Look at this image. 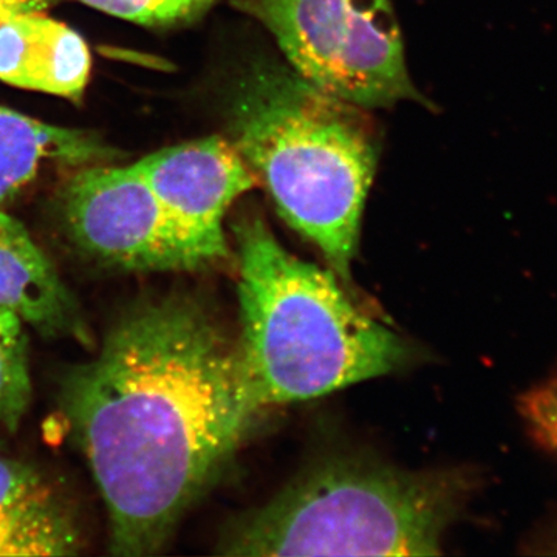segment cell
I'll return each instance as SVG.
<instances>
[{
	"instance_id": "cell-6",
	"label": "cell",
	"mask_w": 557,
	"mask_h": 557,
	"mask_svg": "<svg viewBox=\"0 0 557 557\" xmlns=\"http://www.w3.org/2000/svg\"><path fill=\"white\" fill-rule=\"evenodd\" d=\"M65 230L91 259L124 271H190L207 262L132 164L81 171L62 189Z\"/></svg>"
},
{
	"instance_id": "cell-14",
	"label": "cell",
	"mask_w": 557,
	"mask_h": 557,
	"mask_svg": "<svg viewBox=\"0 0 557 557\" xmlns=\"http://www.w3.org/2000/svg\"><path fill=\"white\" fill-rule=\"evenodd\" d=\"M522 412L539 442L557 454V372L523 397Z\"/></svg>"
},
{
	"instance_id": "cell-4",
	"label": "cell",
	"mask_w": 557,
	"mask_h": 557,
	"mask_svg": "<svg viewBox=\"0 0 557 557\" xmlns=\"http://www.w3.org/2000/svg\"><path fill=\"white\" fill-rule=\"evenodd\" d=\"M460 482L332 458L237 520L226 556H435L454 518Z\"/></svg>"
},
{
	"instance_id": "cell-1",
	"label": "cell",
	"mask_w": 557,
	"mask_h": 557,
	"mask_svg": "<svg viewBox=\"0 0 557 557\" xmlns=\"http://www.w3.org/2000/svg\"><path fill=\"white\" fill-rule=\"evenodd\" d=\"M60 408L123 557L161 552L260 412L239 339L182 293L124 310L97 357L65 373Z\"/></svg>"
},
{
	"instance_id": "cell-12",
	"label": "cell",
	"mask_w": 557,
	"mask_h": 557,
	"mask_svg": "<svg viewBox=\"0 0 557 557\" xmlns=\"http://www.w3.org/2000/svg\"><path fill=\"white\" fill-rule=\"evenodd\" d=\"M24 322L0 309V429L17 431L32 403L30 359Z\"/></svg>"
},
{
	"instance_id": "cell-11",
	"label": "cell",
	"mask_w": 557,
	"mask_h": 557,
	"mask_svg": "<svg viewBox=\"0 0 557 557\" xmlns=\"http://www.w3.org/2000/svg\"><path fill=\"white\" fill-rule=\"evenodd\" d=\"M115 157L97 135L50 126L0 108V205L13 200L46 164L97 163Z\"/></svg>"
},
{
	"instance_id": "cell-10",
	"label": "cell",
	"mask_w": 557,
	"mask_h": 557,
	"mask_svg": "<svg viewBox=\"0 0 557 557\" xmlns=\"http://www.w3.org/2000/svg\"><path fill=\"white\" fill-rule=\"evenodd\" d=\"M75 519L35 469L0 457V557L78 555Z\"/></svg>"
},
{
	"instance_id": "cell-7",
	"label": "cell",
	"mask_w": 557,
	"mask_h": 557,
	"mask_svg": "<svg viewBox=\"0 0 557 557\" xmlns=\"http://www.w3.org/2000/svg\"><path fill=\"white\" fill-rule=\"evenodd\" d=\"M188 234L207 265L228 256L223 219L256 185L233 141L209 137L161 149L134 164Z\"/></svg>"
},
{
	"instance_id": "cell-8",
	"label": "cell",
	"mask_w": 557,
	"mask_h": 557,
	"mask_svg": "<svg viewBox=\"0 0 557 557\" xmlns=\"http://www.w3.org/2000/svg\"><path fill=\"white\" fill-rule=\"evenodd\" d=\"M0 309L51 339L91 346L78 300L20 220L0 211Z\"/></svg>"
},
{
	"instance_id": "cell-2",
	"label": "cell",
	"mask_w": 557,
	"mask_h": 557,
	"mask_svg": "<svg viewBox=\"0 0 557 557\" xmlns=\"http://www.w3.org/2000/svg\"><path fill=\"white\" fill-rule=\"evenodd\" d=\"M233 230L242 364L260 409L324 397L408 361L397 333L357 309L333 271L282 247L260 215H242Z\"/></svg>"
},
{
	"instance_id": "cell-13",
	"label": "cell",
	"mask_w": 557,
	"mask_h": 557,
	"mask_svg": "<svg viewBox=\"0 0 557 557\" xmlns=\"http://www.w3.org/2000/svg\"><path fill=\"white\" fill-rule=\"evenodd\" d=\"M81 2L137 24L171 25L194 20L205 13L215 0H81Z\"/></svg>"
},
{
	"instance_id": "cell-5",
	"label": "cell",
	"mask_w": 557,
	"mask_h": 557,
	"mask_svg": "<svg viewBox=\"0 0 557 557\" xmlns=\"http://www.w3.org/2000/svg\"><path fill=\"white\" fill-rule=\"evenodd\" d=\"M311 86L358 108L418 98L388 0H244Z\"/></svg>"
},
{
	"instance_id": "cell-9",
	"label": "cell",
	"mask_w": 557,
	"mask_h": 557,
	"mask_svg": "<svg viewBox=\"0 0 557 557\" xmlns=\"http://www.w3.org/2000/svg\"><path fill=\"white\" fill-rule=\"evenodd\" d=\"M90 64L78 33L42 13L0 25V79L11 86L79 100Z\"/></svg>"
},
{
	"instance_id": "cell-3",
	"label": "cell",
	"mask_w": 557,
	"mask_h": 557,
	"mask_svg": "<svg viewBox=\"0 0 557 557\" xmlns=\"http://www.w3.org/2000/svg\"><path fill=\"white\" fill-rule=\"evenodd\" d=\"M358 106L311 86L293 69L256 62L231 101L233 145L259 174L278 214L350 281L379 148Z\"/></svg>"
},
{
	"instance_id": "cell-15",
	"label": "cell",
	"mask_w": 557,
	"mask_h": 557,
	"mask_svg": "<svg viewBox=\"0 0 557 557\" xmlns=\"http://www.w3.org/2000/svg\"><path fill=\"white\" fill-rule=\"evenodd\" d=\"M57 0H0V25L27 16V14L44 13Z\"/></svg>"
}]
</instances>
